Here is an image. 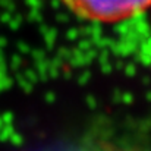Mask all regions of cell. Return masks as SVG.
I'll list each match as a JSON object with an SVG mask.
<instances>
[{"mask_svg":"<svg viewBox=\"0 0 151 151\" xmlns=\"http://www.w3.org/2000/svg\"><path fill=\"white\" fill-rule=\"evenodd\" d=\"M79 19L94 24H119L151 7V0H59Z\"/></svg>","mask_w":151,"mask_h":151,"instance_id":"1","label":"cell"}]
</instances>
